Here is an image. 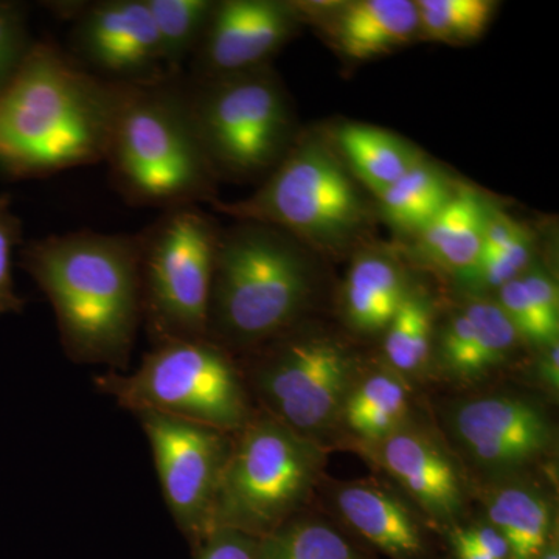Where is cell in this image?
Returning <instances> with one entry per match:
<instances>
[{
	"instance_id": "obj_35",
	"label": "cell",
	"mask_w": 559,
	"mask_h": 559,
	"mask_svg": "<svg viewBox=\"0 0 559 559\" xmlns=\"http://www.w3.org/2000/svg\"><path fill=\"white\" fill-rule=\"evenodd\" d=\"M539 377L544 384L549 385L551 390L559 388V345L551 342L547 345L543 358L539 362Z\"/></svg>"
},
{
	"instance_id": "obj_12",
	"label": "cell",
	"mask_w": 559,
	"mask_h": 559,
	"mask_svg": "<svg viewBox=\"0 0 559 559\" xmlns=\"http://www.w3.org/2000/svg\"><path fill=\"white\" fill-rule=\"evenodd\" d=\"M72 20V57L110 83L140 86L168 79L146 0L62 3Z\"/></svg>"
},
{
	"instance_id": "obj_14",
	"label": "cell",
	"mask_w": 559,
	"mask_h": 559,
	"mask_svg": "<svg viewBox=\"0 0 559 559\" xmlns=\"http://www.w3.org/2000/svg\"><path fill=\"white\" fill-rule=\"evenodd\" d=\"M452 428L473 459L489 468H516L539 457L551 443L544 412L510 396L466 401L455 411Z\"/></svg>"
},
{
	"instance_id": "obj_20",
	"label": "cell",
	"mask_w": 559,
	"mask_h": 559,
	"mask_svg": "<svg viewBox=\"0 0 559 559\" xmlns=\"http://www.w3.org/2000/svg\"><path fill=\"white\" fill-rule=\"evenodd\" d=\"M334 142L349 173L377 198L423 159L409 143L370 124H342Z\"/></svg>"
},
{
	"instance_id": "obj_9",
	"label": "cell",
	"mask_w": 559,
	"mask_h": 559,
	"mask_svg": "<svg viewBox=\"0 0 559 559\" xmlns=\"http://www.w3.org/2000/svg\"><path fill=\"white\" fill-rule=\"evenodd\" d=\"M213 207L322 248L347 245L367 218L366 202L352 175L314 138L290 145L252 197L229 204L213 201Z\"/></svg>"
},
{
	"instance_id": "obj_13",
	"label": "cell",
	"mask_w": 559,
	"mask_h": 559,
	"mask_svg": "<svg viewBox=\"0 0 559 559\" xmlns=\"http://www.w3.org/2000/svg\"><path fill=\"white\" fill-rule=\"evenodd\" d=\"M300 20L294 3L280 0L215 2L193 57L191 79H218L266 68V61L293 36Z\"/></svg>"
},
{
	"instance_id": "obj_1",
	"label": "cell",
	"mask_w": 559,
	"mask_h": 559,
	"mask_svg": "<svg viewBox=\"0 0 559 559\" xmlns=\"http://www.w3.org/2000/svg\"><path fill=\"white\" fill-rule=\"evenodd\" d=\"M127 87L51 40L32 44L0 87V165L20 178H43L105 162Z\"/></svg>"
},
{
	"instance_id": "obj_27",
	"label": "cell",
	"mask_w": 559,
	"mask_h": 559,
	"mask_svg": "<svg viewBox=\"0 0 559 559\" xmlns=\"http://www.w3.org/2000/svg\"><path fill=\"white\" fill-rule=\"evenodd\" d=\"M417 5L418 35L451 46L479 39L498 9L491 0H419Z\"/></svg>"
},
{
	"instance_id": "obj_17",
	"label": "cell",
	"mask_w": 559,
	"mask_h": 559,
	"mask_svg": "<svg viewBox=\"0 0 559 559\" xmlns=\"http://www.w3.org/2000/svg\"><path fill=\"white\" fill-rule=\"evenodd\" d=\"M489 207L476 190L454 189L450 201L419 231V248L426 259L443 270L468 274L480 259Z\"/></svg>"
},
{
	"instance_id": "obj_26",
	"label": "cell",
	"mask_w": 559,
	"mask_h": 559,
	"mask_svg": "<svg viewBox=\"0 0 559 559\" xmlns=\"http://www.w3.org/2000/svg\"><path fill=\"white\" fill-rule=\"evenodd\" d=\"M259 559H360L340 532L314 520H293L260 538Z\"/></svg>"
},
{
	"instance_id": "obj_30",
	"label": "cell",
	"mask_w": 559,
	"mask_h": 559,
	"mask_svg": "<svg viewBox=\"0 0 559 559\" xmlns=\"http://www.w3.org/2000/svg\"><path fill=\"white\" fill-rule=\"evenodd\" d=\"M498 290V300L496 301L507 319L510 320L518 336L532 342V344L544 345V347L558 341V330L540 318L538 310L528 299L527 290L522 285L520 277L510 280Z\"/></svg>"
},
{
	"instance_id": "obj_11",
	"label": "cell",
	"mask_w": 559,
	"mask_h": 559,
	"mask_svg": "<svg viewBox=\"0 0 559 559\" xmlns=\"http://www.w3.org/2000/svg\"><path fill=\"white\" fill-rule=\"evenodd\" d=\"M134 417L148 439L167 509L194 551L212 533L213 507L234 432L157 412Z\"/></svg>"
},
{
	"instance_id": "obj_36",
	"label": "cell",
	"mask_w": 559,
	"mask_h": 559,
	"mask_svg": "<svg viewBox=\"0 0 559 559\" xmlns=\"http://www.w3.org/2000/svg\"><path fill=\"white\" fill-rule=\"evenodd\" d=\"M452 544H454L455 554H457L459 559H491L488 555H485L484 551L477 549L474 544H471L469 540L462 535L460 528L452 533Z\"/></svg>"
},
{
	"instance_id": "obj_37",
	"label": "cell",
	"mask_w": 559,
	"mask_h": 559,
	"mask_svg": "<svg viewBox=\"0 0 559 559\" xmlns=\"http://www.w3.org/2000/svg\"><path fill=\"white\" fill-rule=\"evenodd\" d=\"M539 559H559L557 547H546V550L543 551Z\"/></svg>"
},
{
	"instance_id": "obj_28",
	"label": "cell",
	"mask_w": 559,
	"mask_h": 559,
	"mask_svg": "<svg viewBox=\"0 0 559 559\" xmlns=\"http://www.w3.org/2000/svg\"><path fill=\"white\" fill-rule=\"evenodd\" d=\"M465 310L473 323V340L463 378H477L503 362L520 336L498 301L473 299L465 305Z\"/></svg>"
},
{
	"instance_id": "obj_5",
	"label": "cell",
	"mask_w": 559,
	"mask_h": 559,
	"mask_svg": "<svg viewBox=\"0 0 559 559\" xmlns=\"http://www.w3.org/2000/svg\"><path fill=\"white\" fill-rule=\"evenodd\" d=\"M95 388L132 415L157 412L237 432L255 414L245 371L204 340L153 345L134 371L97 374Z\"/></svg>"
},
{
	"instance_id": "obj_16",
	"label": "cell",
	"mask_w": 559,
	"mask_h": 559,
	"mask_svg": "<svg viewBox=\"0 0 559 559\" xmlns=\"http://www.w3.org/2000/svg\"><path fill=\"white\" fill-rule=\"evenodd\" d=\"M326 28L344 57L353 61L374 60L417 38L418 5L412 0L337 3Z\"/></svg>"
},
{
	"instance_id": "obj_34",
	"label": "cell",
	"mask_w": 559,
	"mask_h": 559,
	"mask_svg": "<svg viewBox=\"0 0 559 559\" xmlns=\"http://www.w3.org/2000/svg\"><path fill=\"white\" fill-rule=\"evenodd\" d=\"M462 535L477 549L491 559H509L510 549L507 540L492 525H476V527L460 530Z\"/></svg>"
},
{
	"instance_id": "obj_23",
	"label": "cell",
	"mask_w": 559,
	"mask_h": 559,
	"mask_svg": "<svg viewBox=\"0 0 559 559\" xmlns=\"http://www.w3.org/2000/svg\"><path fill=\"white\" fill-rule=\"evenodd\" d=\"M454 187L439 168L421 159L406 175L382 191L378 201L390 226L404 234H419L439 215Z\"/></svg>"
},
{
	"instance_id": "obj_19",
	"label": "cell",
	"mask_w": 559,
	"mask_h": 559,
	"mask_svg": "<svg viewBox=\"0 0 559 559\" xmlns=\"http://www.w3.org/2000/svg\"><path fill=\"white\" fill-rule=\"evenodd\" d=\"M409 289L395 260L380 252L359 253L345 278V318L359 333H382Z\"/></svg>"
},
{
	"instance_id": "obj_3",
	"label": "cell",
	"mask_w": 559,
	"mask_h": 559,
	"mask_svg": "<svg viewBox=\"0 0 559 559\" xmlns=\"http://www.w3.org/2000/svg\"><path fill=\"white\" fill-rule=\"evenodd\" d=\"M179 76L128 86L110 135V178L139 207L168 209L212 201L218 180L193 121Z\"/></svg>"
},
{
	"instance_id": "obj_10",
	"label": "cell",
	"mask_w": 559,
	"mask_h": 559,
	"mask_svg": "<svg viewBox=\"0 0 559 559\" xmlns=\"http://www.w3.org/2000/svg\"><path fill=\"white\" fill-rule=\"evenodd\" d=\"M253 352L242 371L261 412L310 440L341 417L355 385L352 356L341 344L280 334Z\"/></svg>"
},
{
	"instance_id": "obj_6",
	"label": "cell",
	"mask_w": 559,
	"mask_h": 559,
	"mask_svg": "<svg viewBox=\"0 0 559 559\" xmlns=\"http://www.w3.org/2000/svg\"><path fill=\"white\" fill-rule=\"evenodd\" d=\"M322 455L314 440L257 411L231 436L212 532L237 530L264 538L296 518L318 480Z\"/></svg>"
},
{
	"instance_id": "obj_31",
	"label": "cell",
	"mask_w": 559,
	"mask_h": 559,
	"mask_svg": "<svg viewBox=\"0 0 559 559\" xmlns=\"http://www.w3.org/2000/svg\"><path fill=\"white\" fill-rule=\"evenodd\" d=\"M20 234V221L11 213L9 200L0 198V314L21 312L24 308L11 275V252Z\"/></svg>"
},
{
	"instance_id": "obj_8",
	"label": "cell",
	"mask_w": 559,
	"mask_h": 559,
	"mask_svg": "<svg viewBox=\"0 0 559 559\" xmlns=\"http://www.w3.org/2000/svg\"><path fill=\"white\" fill-rule=\"evenodd\" d=\"M219 234L200 205L164 210L139 231L142 323L151 344L207 337Z\"/></svg>"
},
{
	"instance_id": "obj_4",
	"label": "cell",
	"mask_w": 559,
	"mask_h": 559,
	"mask_svg": "<svg viewBox=\"0 0 559 559\" xmlns=\"http://www.w3.org/2000/svg\"><path fill=\"white\" fill-rule=\"evenodd\" d=\"M311 285L310 264L290 235L253 221L221 230L207 340L230 353L259 348L294 325Z\"/></svg>"
},
{
	"instance_id": "obj_21",
	"label": "cell",
	"mask_w": 559,
	"mask_h": 559,
	"mask_svg": "<svg viewBox=\"0 0 559 559\" xmlns=\"http://www.w3.org/2000/svg\"><path fill=\"white\" fill-rule=\"evenodd\" d=\"M487 511L489 525L509 544V559H539L554 520L549 500L536 489L511 485L492 492Z\"/></svg>"
},
{
	"instance_id": "obj_2",
	"label": "cell",
	"mask_w": 559,
	"mask_h": 559,
	"mask_svg": "<svg viewBox=\"0 0 559 559\" xmlns=\"http://www.w3.org/2000/svg\"><path fill=\"white\" fill-rule=\"evenodd\" d=\"M22 264L50 301L68 358L128 370L142 325L139 235H50L25 246Z\"/></svg>"
},
{
	"instance_id": "obj_32",
	"label": "cell",
	"mask_w": 559,
	"mask_h": 559,
	"mask_svg": "<svg viewBox=\"0 0 559 559\" xmlns=\"http://www.w3.org/2000/svg\"><path fill=\"white\" fill-rule=\"evenodd\" d=\"M260 538L237 532L216 528L194 550V559H259Z\"/></svg>"
},
{
	"instance_id": "obj_7",
	"label": "cell",
	"mask_w": 559,
	"mask_h": 559,
	"mask_svg": "<svg viewBox=\"0 0 559 559\" xmlns=\"http://www.w3.org/2000/svg\"><path fill=\"white\" fill-rule=\"evenodd\" d=\"M194 131L216 178L270 175L293 143L285 92L266 68L218 76L180 79Z\"/></svg>"
},
{
	"instance_id": "obj_29",
	"label": "cell",
	"mask_w": 559,
	"mask_h": 559,
	"mask_svg": "<svg viewBox=\"0 0 559 559\" xmlns=\"http://www.w3.org/2000/svg\"><path fill=\"white\" fill-rule=\"evenodd\" d=\"M532 253L533 241L527 229H524L507 245L481 252L476 266L462 277L480 288L499 289L510 280L524 274Z\"/></svg>"
},
{
	"instance_id": "obj_24",
	"label": "cell",
	"mask_w": 559,
	"mask_h": 559,
	"mask_svg": "<svg viewBox=\"0 0 559 559\" xmlns=\"http://www.w3.org/2000/svg\"><path fill=\"white\" fill-rule=\"evenodd\" d=\"M159 38L168 75H182V66L194 57L212 16L213 0H146Z\"/></svg>"
},
{
	"instance_id": "obj_18",
	"label": "cell",
	"mask_w": 559,
	"mask_h": 559,
	"mask_svg": "<svg viewBox=\"0 0 559 559\" xmlns=\"http://www.w3.org/2000/svg\"><path fill=\"white\" fill-rule=\"evenodd\" d=\"M337 509L359 535L395 559H417L425 549L421 532L399 499L370 485H348L337 492Z\"/></svg>"
},
{
	"instance_id": "obj_15",
	"label": "cell",
	"mask_w": 559,
	"mask_h": 559,
	"mask_svg": "<svg viewBox=\"0 0 559 559\" xmlns=\"http://www.w3.org/2000/svg\"><path fill=\"white\" fill-rule=\"evenodd\" d=\"M377 444L384 469L426 513L439 521L459 516L463 509L462 479L436 441L403 426Z\"/></svg>"
},
{
	"instance_id": "obj_25",
	"label": "cell",
	"mask_w": 559,
	"mask_h": 559,
	"mask_svg": "<svg viewBox=\"0 0 559 559\" xmlns=\"http://www.w3.org/2000/svg\"><path fill=\"white\" fill-rule=\"evenodd\" d=\"M384 353L401 373H417L432 349L433 312L428 297L409 289L384 331Z\"/></svg>"
},
{
	"instance_id": "obj_22",
	"label": "cell",
	"mask_w": 559,
	"mask_h": 559,
	"mask_svg": "<svg viewBox=\"0 0 559 559\" xmlns=\"http://www.w3.org/2000/svg\"><path fill=\"white\" fill-rule=\"evenodd\" d=\"M409 412V390L392 373L370 374L353 385L341 417L367 443H380L404 426Z\"/></svg>"
},
{
	"instance_id": "obj_33",
	"label": "cell",
	"mask_w": 559,
	"mask_h": 559,
	"mask_svg": "<svg viewBox=\"0 0 559 559\" xmlns=\"http://www.w3.org/2000/svg\"><path fill=\"white\" fill-rule=\"evenodd\" d=\"M520 278L540 318L559 331V296L555 280L540 270L525 271Z\"/></svg>"
}]
</instances>
